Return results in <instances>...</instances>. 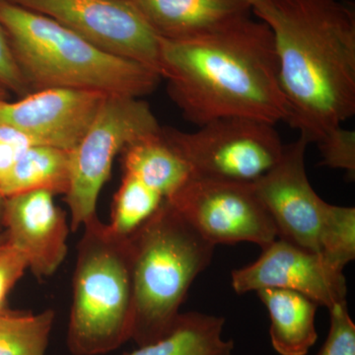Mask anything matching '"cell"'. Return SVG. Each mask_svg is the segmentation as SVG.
Instances as JSON below:
<instances>
[{"mask_svg": "<svg viewBox=\"0 0 355 355\" xmlns=\"http://www.w3.org/2000/svg\"><path fill=\"white\" fill-rule=\"evenodd\" d=\"M161 77L198 127L226 118L286 121L272 30L251 14L191 38H160Z\"/></svg>", "mask_w": 355, "mask_h": 355, "instance_id": "cell-1", "label": "cell"}, {"mask_svg": "<svg viewBox=\"0 0 355 355\" xmlns=\"http://www.w3.org/2000/svg\"><path fill=\"white\" fill-rule=\"evenodd\" d=\"M272 30L286 123L309 144L355 114V11L343 0H263Z\"/></svg>", "mask_w": 355, "mask_h": 355, "instance_id": "cell-2", "label": "cell"}, {"mask_svg": "<svg viewBox=\"0 0 355 355\" xmlns=\"http://www.w3.org/2000/svg\"><path fill=\"white\" fill-rule=\"evenodd\" d=\"M0 25L31 90L70 88L141 98L161 76L133 60L96 48L48 16L0 0Z\"/></svg>", "mask_w": 355, "mask_h": 355, "instance_id": "cell-3", "label": "cell"}, {"mask_svg": "<svg viewBox=\"0 0 355 355\" xmlns=\"http://www.w3.org/2000/svg\"><path fill=\"white\" fill-rule=\"evenodd\" d=\"M128 239L135 298L132 340L140 347L172 330L189 289L209 266L216 246L166 200Z\"/></svg>", "mask_w": 355, "mask_h": 355, "instance_id": "cell-4", "label": "cell"}, {"mask_svg": "<svg viewBox=\"0 0 355 355\" xmlns=\"http://www.w3.org/2000/svg\"><path fill=\"white\" fill-rule=\"evenodd\" d=\"M67 347L74 355H101L132 340L135 298L128 237L99 217L83 226L73 275Z\"/></svg>", "mask_w": 355, "mask_h": 355, "instance_id": "cell-5", "label": "cell"}, {"mask_svg": "<svg viewBox=\"0 0 355 355\" xmlns=\"http://www.w3.org/2000/svg\"><path fill=\"white\" fill-rule=\"evenodd\" d=\"M309 142L299 137L284 146L279 162L257 180L254 191L279 238L347 263L355 258V209L324 202L311 186L305 166Z\"/></svg>", "mask_w": 355, "mask_h": 355, "instance_id": "cell-6", "label": "cell"}, {"mask_svg": "<svg viewBox=\"0 0 355 355\" xmlns=\"http://www.w3.org/2000/svg\"><path fill=\"white\" fill-rule=\"evenodd\" d=\"M150 106L141 98L108 95L77 146L69 151V186L65 202L70 230L97 218V203L114 159L133 142L161 130Z\"/></svg>", "mask_w": 355, "mask_h": 355, "instance_id": "cell-7", "label": "cell"}, {"mask_svg": "<svg viewBox=\"0 0 355 355\" xmlns=\"http://www.w3.org/2000/svg\"><path fill=\"white\" fill-rule=\"evenodd\" d=\"M193 178L253 184L279 162L284 146L275 125L245 118L209 121L195 132L162 128Z\"/></svg>", "mask_w": 355, "mask_h": 355, "instance_id": "cell-8", "label": "cell"}, {"mask_svg": "<svg viewBox=\"0 0 355 355\" xmlns=\"http://www.w3.org/2000/svg\"><path fill=\"white\" fill-rule=\"evenodd\" d=\"M168 202L214 246L275 241L277 227L254 184L191 178Z\"/></svg>", "mask_w": 355, "mask_h": 355, "instance_id": "cell-9", "label": "cell"}, {"mask_svg": "<svg viewBox=\"0 0 355 355\" xmlns=\"http://www.w3.org/2000/svg\"><path fill=\"white\" fill-rule=\"evenodd\" d=\"M8 1L48 16L96 48L146 65L161 76L160 37L130 0Z\"/></svg>", "mask_w": 355, "mask_h": 355, "instance_id": "cell-10", "label": "cell"}, {"mask_svg": "<svg viewBox=\"0 0 355 355\" xmlns=\"http://www.w3.org/2000/svg\"><path fill=\"white\" fill-rule=\"evenodd\" d=\"M254 263L232 272V287L238 294L263 288L299 292L319 306L333 307L347 302L343 270L322 254L279 238L261 248Z\"/></svg>", "mask_w": 355, "mask_h": 355, "instance_id": "cell-11", "label": "cell"}, {"mask_svg": "<svg viewBox=\"0 0 355 355\" xmlns=\"http://www.w3.org/2000/svg\"><path fill=\"white\" fill-rule=\"evenodd\" d=\"M107 96L81 89L33 91L19 101H0V123L24 133L34 146L71 151L90 128Z\"/></svg>", "mask_w": 355, "mask_h": 355, "instance_id": "cell-12", "label": "cell"}, {"mask_svg": "<svg viewBox=\"0 0 355 355\" xmlns=\"http://www.w3.org/2000/svg\"><path fill=\"white\" fill-rule=\"evenodd\" d=\"M48 191L6 198L3 227L7 243L22 253L28 268L39 279L53 275L64 263L70 225Z\"/></svg>", "mask_w": 355, "mask_h": 355, "instance_id": "cell-13", "label": "cell"}, {"mask_svg": "<svg viewBox=\"0 0 355 355\" xmlns=\"http://www.w3.org/2000/svg\"><path fill=\"white\" fill-rule=\"evenodd\" d=\"M160 38H191L253 12L250 0H130Z\"/></svg>", "mask_w": 355, "mask_h": 355, "instance_id": "cell-14", "label": "cell"}, {"mask_svg": "<svg viewBox=\"0 0 355 355\" xmlns=\"http://www.w3.org/2000/svg\"><path fill=\"white\" fill-rule=\"evenodd\" d=\"M268 311L273 349L280 355H307L317 342L319 305L299 292L279 288L256 291Z\"/></svg>", "mask_w": 355, "mask_h": 355, "instance_id": "cell-15", "label": "cell"}, {"mask_svg": "<svg viewBox=\"0 0 355 355\" xmlns=\"http://www.w3.org/2000/svg\"><path fill=\"white\" fill-rule=\"evenodd\" d=\"M130 175L168 200L193 178L190 166L160 132L133 142L121 153Z\"/></svg>", "mask_w": 355, "mask_h": 355, "instance_id": "cell-16", "label": "cell"}, {"mask_svg": "<svg viewBox=\"0 0 355 355\" xmlns=\"http://www.w3.org/2000/svg\"><path fill=\"white\" fill-rule=\"evenodd\" d=\"M225 319L205 313H181L172 330L127 355H233L234 342L223 338Z\"/></svg>", "mask_w": 355, "mask_h": 355, "instance_id": "cell-17", "label": "cell"}, {"mask_svg": "<svg viewBox=\"0 0 355 355\" xmlns=\"http://www.w3.org/2000/svg\"><path fill=\"white\" fill-rule=\"evenodd\" d=\"M69 186V151L36 146L26 149L0 182V193L4 198L33 191L65 195Z\"/></svg>", "mask_w": 355, "mask_h": 355, "instance_id": "cell-18", "label": "cell"}, {"mask_svg": "<svg viewBox=\"0 0 355 355\" xmlns=\"http://www.w3.org/2000/svg\"><path fill=\"white\" fill-rule=\"evenodd\" d=\"M55 312H0V355H44Z\"/></svg>", "mask_w": 355, "mask_h": 355, "instance_id": "cell-19", "label": "cell"}, {"mask_svg": "<svg viewBox=\"0 0 355 355\" xmlns=\"http://www.w3.org/2000/svg\"><path fill=\"white\" fill-rule=\"evenodd\" d=\"M164 202V197L158 191L137 178L123 174L108 226L114 234L128 237L141 228Z\"/></svg>", "mask_w": 355, "mask_h": 355, "instance_id": "cell-20", "label": "cell"}, {"mask_svg": "<svg viewBox=\"0 0 355 355\" xmlns=\"http://www.w3.org/2000/svg\"><path fill=\"white\" fill-rule=\"evenodd\" d=\"M323 156V164L333 169L355 175V132L338 127L317 142Z\"/></svg>", "mask_w": 355, "mask_h": 355, "instance_id": "cell-21", "label": "cell"}, {"mask_svg": "<svg viewBox=\"0 0 355 355\" xmlns=\"http://www.w3.org/2000/svg\"><path fill=\"white\" fill-rule=\"evenodd\" d=\"M329 312L330 331L317 355H355V324L347 302L333 306Z\"/></svg>", "mask_w": 355, "mask_h": 355, "instance_id": "cell-22", "label": "cell"}, {"mask_svg": "<svg viewBox=\"0 0 355 355\" xmlns=\"http://www.w3.org/2000/svg\"><path fill=\"white\" fill-rule=\"evenodd\" d=\"M0 85L7 91L24 96L31 93V88L23 76L14 58L10 44L3 28L0 25Z\"/></svg>", "mask_w": 355, "mask_h": 355, "instance_id": "cell-23", "label": "cell"}, {"mask_svg": "<svg viewBox=\"0 0 355 355\" xmlns=\"http://www.w3.org/2000/svg\"><path fill=\"white\" fill-rule=\"evenodd\" d=\"M28 270L25 257L8 243L0 248V312L7 294Z\"/></svg>", "mask_w": 355, "mask_h": 355, "instance_id": "cell-24", "label": "cell"}, {"mask_svg": "<svg viewBox=\"0 0 355 355\" xmlns=\"http://www.w3.org/2000/svg\"><path fill=\"white\" fill-rule=\"evenodd\" d=\"M34 146L29 137L16 128L0 123V182L6 178L26 149Z\"/></svg>", "mask_w": 355, "mask_h": 355, "instance_id": "cell-25", "label": "cell"}, {"mask_svg": "<svg viewBox=\"0 0 355 355\" xmlns=\"http://www.w3.org/2000/svg\"><path fill=\"white\" fill-rule=\"evenodd\" d=\"M4 205H6V198L2 197L0 193V228L3 227Z\"/></svg>", "mask_w": 355, "mask_h": 355, "instance_id": "cell-26", "label": "cell"}, {"mask_svg": "<svg viewBox=\"0 0 355 355\" xmlns=\"http://www.w3.org/2000/svg\"><path fill=\"white\" fill-rule=\"evenodd\" d=\"M7 92H8V91H7L3 86L0 85V101L6 100Z\"/></svg>", "mask_w": 355, "mask_h": 355, "instance_id": "cell-27", "label": "cell"}, {"mask_svg": "<svg viewBox=\"0 0 355 355\" xmlns=\"http://www.w3.org/2000/svg\"><path fill=\"white\" fill-rule=\"evenodd\" d=\"M7 242L6 233H0V248Z\"/></svg>", "mask_w": 355, "mask_h": 355, "instance_id": "cell-28", "label": "cell"}, {"mask_svg": "<svg viewBox=\"0 0 355 355\" xmlns=\"http://www.w3.org/2000/svg\"><path fill=\"white\" fill-rule=\"evenodd\" d=\"M250 1H251L252 4H253V9H254V7L258 6L259 4H260L261 2L263 1V0H250Z\"/></svg>", "mask_w": 355, "mask_h": 355, "instance_id": "cell-29", "label": "cell"}]
</instances>
